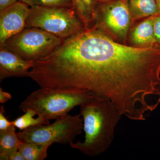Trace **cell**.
Here are the masks:
<instances>
[{
	"label": "cell",
	"mask_w": 160,
	"mask_h": 160,
	"mask_svg": "<svg viewBox=\"0 0 160 160\" xmlns=\"http://www.w3.org/2000/svg\"><path fill=\"white\" fill-rule=\"evenodd\" d=\"M69 66L78 88L109 100L129 119L145 121L159 106L160 46H127L86 29L74 38Z\"/></svg>",
	"instance_id": "obj_1"
},
{
	"label": "cell",
	"mask_w": 160,
	"mask_h": 160,
	"mask_svg": "<svg viewBox=\"0 0 160 160\" xmlns=\"http://www.w3.org/2000/svg\"><path fill=\"white\" fill-rule=\"evenodd\" d=\"M80 114L85 140L72 142L70 147L90 157L105 152L113 142L116 127L122 115L111 101L96 96L80 106Z\"/></svg>",
	"instance_id": "obj_2"
},
{
	"label": "cell",
	"mask_w": 160,
	"mask_h": 160,
	"mask_svg": "<svg viewBox=\"0 0 160 160\" xmlns=\"http://www.w3.org/2000/svg\"><path fill=\"white\" fill-rule=\"evenodd\" d=\"M95 97L92 92L86 89L41 87L27 96L20 104L19 109L24 112L32 109L38 116L46 119H56Z\"/></svg>",
	"instance_id": "obj_3"
},
{
	"label": "cell",
	"mask_w": 160,
	"mask_h": 160,
	"mask_svg": "<svg viewBox=\"0 0 160 160\" xmlns=\"http://www.w3.org/2000/svg\"><path fill=\"white\" fill-rule=\"evenodd\" d=\"M45 30L62 41L86 29L73 8L30 7L26 28Z\"/></svg>",
	"instance_id": "obj_4"
},
{
	"label": "cell",
	"mask_w": 160,
	"mask_h": 160,
	"mask_svg": "<svg viewBox=\"0 0 160 160\" xmlns=\"http://www.w3.org/2000/svg\"><path fill=\"white\" fill-rule=\"evenodd\" d=\"M81 114H67L56 119L54 123L30 127L17 132L22 142L50 145L53 143L67 145L74 141L83 129Z\"/></svg>",
	"instance_id": "obj_5"
},
{
	"label": "cell",
	"mask_w": 160,
	"mask_h": 160,
	"mask_svg": "<svg viewBox=\"0 0 160 160\" xmlns=\"http://www.w3.org/2000/svg\"><path fill=\"white\" fill-rule=\"evenodd\" d=\"M63 41L45 30L32 27L25 28L0 47H5L26 61L34 62L51 54Z\"/></svg>",
	"instance_id": "obj_6"
},
{
	"label": "cell",
	"mask_w": 160,
	"mask_h": 160,
	"mask_svg": "<svg viewBox=\"0 0 160 160\" xmlns=\"http://www.w3.org/2000/svg\"><path fill=\"white\" fill-rule=\"evenodd\" d=\"M132 23L126 0H109L96 7L93 28L118 42H126Z\"/></svg>",
	"instance_id": "obj_7"
},
{
	"label": "cell",
	"mask_w": 160,
	"mask_h": 160,
	"mask_svg": "<svg viewBox=\"0 0 160 160\" xmlns=\"http://www.w3.org/2000/svg\"><path fill=\"white\" fill-rule=\"evenodd\" d=\"M30 7L21 1L0 10V46L26 28Z\"/></svg>",
	"instance_id": "obj_8"
},
{
	"label": "cell",
	"mask_w": 160,
	"mask_h": 160,
	"mask_svg": "<svg viewBox=\"0 0 160 160\" xmlns=\"http://www.w3.org/2000/svg\"><path fill=\"white\" fill-rule=\"evenodd\" d=\"M34 61L23 59L3 46L0 47V81L11 77H28Z\"/></svg>",
	"instance_id": "obj_9"
},
{
	"label": "cell",
	"mask_w": 160,
	"mask_h": 160,
	"mask_svg": "<svg viewBox=\"0 0 160 160\" xmlns=\"http://www.w3.org/2000/svg\"><path fill=\"white\" fill-rule=\"evenodd\" d=\"M153 17L143 20L129 32V38L132 46L138 47L157 46L155 38Z\"/></svg>",
	"instance_id": "obj_10"
},
{
	"label": "cell",
	"mask_w": 160,
	"mask_h": 160,
	"mask_svg": "<svg viewBox=\"0 0 160 160\" xmlns=\"http://www.w3.org/2000/svg\"><path fill=\"white\" fill-rule=\"evenodd\" d=\"M132 22L143 18L160 15L157 0H126Z\"/></svg>",
	"instance_id": "obj_11"
},
{
	"label": "cell",
	"mask_w": 160,
	"mask_h": 160,
	"mask_svg": "<svg viewBox=\"0 0 160 160\" xmlns=\"http://www.w3.org/2000/svg\"><path fill=\"white\" fill-rule=\"evenodd\" d=\"M21 142L13 125L6 130L0 131V160H9L12 155L18 151Z\"/></svg>",
	"instance_id": "obj_12"
},
{
	"label": "cell",
	"mask_w": 160,
	"mask_h": 160,
	"mask_svg": "<svg viewBox=\"0 0 160 160\" xmlns=\"http://www.w3.org/2000/svg\"><path fill=\"white\" fill-rule=\"evenodd\" d=\"M76 13L82 22L86 29L94 27L95 11L99 2L98 0H72Z\"/></svg>",
	"instance_id": "obj_13"
},
{
	"label": "cell",
	"mask_w": 160,
	"mask_h": 160,
	"mask_svg": "<svg viewBox=\"0 0 160 160\" xmlns=\"http://www.w3.org/2000/svg\"><path fill=\"white\" fill-rule=\"evenodd\" d=\"M51 145H40L21 141L18 151L26 160H43L48 155V149Z\"/></svg>",
	"instance_id": "obj_14"
},
{
	"label": "cell",
	"mask_w": 160,
	"mask_h": 160,
	"mask_svg": "<svg viewBox=\"0 0 160 160\" xmlns=\"http://www.w3.org/2000/svg\"><path fill=\"white\" fill-rule=\"evenodd\" d=\"M35 115H36V112L33 110L28 109L25 112L24 114L17 118L12 122L16 128L21 131L33 126L50 124L49 120L41 117L38 116V118H34L33 117Z\"/></svg>",
	"instance_id": "obj_15"
},
{
	"label": "cell",
	"mask_w": 160,
	"mask_h": 160,
	"mask_svg": "<svg viewBox=\"0 0 160 160\" xmlns=\"http://www.w3.org/2000/svg\"><path fill=\"white\" fill-rule=\"evenodd\" d=\"M30 7L73 8L72 0H20Z\"/></svg>",
	"instance_id": "obj_16"
},
{
	"label": "cell",
	"mask_w": 160,
	"mask_h": 160,
	"mask_svg": "<svg viewBox=\"0 0 160 160\" xmlns=\"http://www.w3.org/2000/svg\"><path fill=\"white\" fill-rule=\"evenodd\" d=\"M5 111L3 106L0 107V131L9 129L12 125V122L7 119L4 114Z\"/></svg>",
	"instance_id": "obj_17"
},
{
	"label": "cell",
	"mask_w": 160,
	"mask_h": 160,
	"mask_svg": "<svg viewBox=\"0 0 160 160\" xmlns=\"http://www.w3.org/2000/svg\"><path fill=\"white\" fill-rule=\"evenodd\" d=\"M153 24L156 44L160 47V15L153 17Z\"/></svg>",
	"instance_id": "obj_18"
},
{
	"label": "cell",
	"mask_w": 160,
	"mask_h": 160,
	"mask_svg": "<svg viewBox=\"0 0 160 160\" xmlns=\"http://www.w3.org/2000/svg\"><path fill=\"white\" fill-rule=\"evenodd\" d=\"M12 97L10 93L3 91L2 88H0V102L6 103L7 101L12 99Z\"/></svg>",
	"instance_id": "obj_19"
},
{
	"label": "cell",
	"mask_w": 160,
	"mask_h": 160,
	"mask_svg": "<svg viewBox=\"0 0 160 160\" xmlns=\"http://www.w3.org/2000/svg\"><path fill=\"white\" fill-rule=\"evenodd\" d=\"M20 0H0V10L11 6Z\"/></svg>",
	"instance_id": "obj_20"
},
{
	"label": "cell",
	"mask_w": 160,
	"mask_h": 160,
	"mask_svg": "<svg viewBox=\"0 0 160 160\" xmlns=\"http://www.w3.org/2000/svg\"><path fill=\"white\" fill-rule=\"evenodd\" d=\"M9 160H26L19 151L15 152L9 157Z\"/></svg>",
	"instance_id": "obj_21"
},
{
	"label": "cell",
	"mask_w": 160,
	"mask_h": 160,
	"mask_svg": "<svg viewBox=\"0 0 160 160\" xmlns=\"http://www.w3.org/2000/svg\"><path fill=\"white\" fill-rule=\"evenodd\" d=\"M157 1L158 7L159 10L160 12V0H157Z\"/></svg>",
	"instance_id": "obj_22"
},
{
	"label": "cell",
	"mask_w": 160,
	"mask_h": 160,
	"mask_svg": "<svg viewBox=\"0 0 160 160\" xmlns=\"http://www.w3.org/2000/svg\"><path fill=\"white\" fill-rule=\"evenodd\" d=\"M99 2H106V1H109V0H98Z\"/></svg>",
	"instance_id": "obj_23"
}]
</instances>
